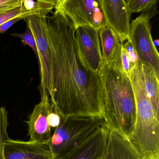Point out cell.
Masks as SVG:
<instances>
[{"mask_svg": "<svg viewBox=\"0 0 159 159\" xmlns=\"http://www.w3.org/2000/svg\"><path fill=\"white\" fill-rule=\"evenodd\" d=\"M49 45L46 92L60 117H102V83L98 72L87 70L78 56L75 30L70 19L55 11L45 17Z\"/></svg>", "mask_w": 159, "mask_h": 159, "instance_id": "obj_1", "label": "cell"}, {"mask_svg": "<svg viewBox=\"0 0 159 159\" xmlns=\"http://www.w3.org/2000/svg\"><path fill=\"white\" fill-rule=\"evenodd\" d=\"M102 83V118L109 131L128 139L135 123L134 95L129 78L117 62H103L98 71Z\"/></svg>", "mask_w": 159, "mask_h": 159, "instance_id": "obj_2", "label": "cell"}, {"mask_svg": "<svg viewBox=\"0 0 159 159\" xmlns=\"http://www.w3.org/2000/svg\"><path fill=\"white\" fill-rule=\"evenodd\" d=\"M141 66L139 60L129 77L134 95L136 116L134 131L128 139L142 159H159V119L146 94Z\"/></svg>", "mask_w": 159, "mask_h": 159, "instance_id": "obj_3", "label": "cell"}, {"mask_svg": "<svg viewBox=\"0 0 159 159\" xmlns=\"http://www.w3.org/2000/svg\"><path fill=\"white\" fill-rule=\"evenodd\" d=\"M105 125L101 116L60 117V124L54 129L48 142L54 158L62 157L77 148Z\"/></svg>", "mask_w": 159, "mask_h": 159, "instance_id": "obj_4", "label": "cell"}, {"mask_svg": "<svg viewBox=\"0 0 159 159\" xmlns=\"http://www.w3.org/2000/svg\"><path fill=\"white\" fill-rule=\"evenodd\" d=\"M8 111L0 107V159H54L48 143L13 140L9 137Z\"/></svg>", "mask_w": 159, "mask_h": 159, "instance_id": "obj_5", "label": "cell"}, {"mask_svg": "<svg viewBox=\"0 0 159 159\" xmlns=\"http://www.w3.org/2000/svg\"><path fill=\"white\" fill-rule=\"evenodd\" d=\"M54 9L70 19L75 30L88 26L99 30L107 25L99 0H56Z\"/></svg>", "mask_w": 159, "mask_h": 159, "instance_id": "obj_6", "label": "cell"}, {"mask_svg": "<svg viewBox=\"0 0 159 159\" xmlns=\"http://www.w3.org/2000/svg\"><path fill=\"white\" fill-rule=\"evenodd\" d=\"M130 41L142 65L150 68L159 78V55L151 33L149 19L141 14L130 24Z\"/></svg>", "mask_w": 159, "mask_h": 159, "instance_id": "obj_7", "label": "cell"}, {"mask_svg": "<svg viewBox=\"0 0 159 159\" xmlns=\"http://www.w3.org/2000/svg\"><path fill=\"white\" fill-rule=\"evenodd\" d=\"M78 56L87 70L98 72L103 62L99 42V30L88 26L75 30Z\"/></svg>", "mask_w": 159, "mask_h": 159, "instance_id": "obj_8", "label": "cell"}, {"mask_svg": "<svg viewBox=\"0 0 159 159\" xmlns=\"http://www.w3.org/2000/svg\"><path fill=\"white\" fill-rule=\"evenodd\" d=\"M41 101L34 107L27 121L30 141L48 143L52 134V128L48 124V116L53 110L48 93L40 90Z\"/></svg>", "mask_w": 159, "mask_h": 159, "instance_id": "obj_9", "label": "cell"}, {"mask_svg": "<svg viewBox=\"0 0 159 159\" xmlns=\"http://www.w3.org/2000/svg\"><path fill=\"white\" fill-rule=\"evenodd\" d=\"M107 25L116 33L121 43L128 39L131 14L124 0H99Z\"/></svg>", "mask_w": 159, "mask_h": 159, "instance_id": "obj_10", "label": "cell"}, {"mask_svg": "<svg viewBox=\"0 0 159 159\" xmlns=\"http://www.w3.org/2000/svg\"><path fill=\"white\" fill-rule=\"evenodd\" d=\"M45 17L31 16L24 20L36 41L41 80L40 90L46 91L49 80V45L45 31Z\"/></svg>", "mask_w": 159, "mask_h": 159, "instance_id": "obj_11", "label": "cell"}, {"mask_svg": "<svg viewBox=\"0 0 159 159\" xmlns=\"http://www.w3.org/2000/svg\"><path fill=\"white\" fill-rule=\"evenodd\" d=\"M109 132L108 128L104 125L80 147L55 159H102L106 151Z\"/></svg>", "mask_w": 159, "mask_h": 159, "instance_id": "obj_12", "label": "cell"}, {"mask_svg": "<svg viewBox=\"0 0 159 159\" xmlns=\"http://www.w3.org/2000/svg\"><path fill=\"white\" fill-rule=\"evenodd\" d=\"M103 159H143L133 148L128 139L109 131Z\"/></svg>", "mask_w": 159, "mask_h": 159, "instance_id": "obj_13", "label": "cell"}, {"mask_svg": "<svg viewBox=\"0 0 159 159\" xmlns=\"http://www.w3.org/2000/svg\"><path fill=\"white\" fill-rule=\"evenodd\" d=\"M99 37L103 62L111 63L120 61L122 43L113 30L108 25L103 27L99 30Z\"/></svg>", "mask_w": 159, "mask_h": 159, "instance_id": "obj_14", "label": "cell"}, {"mask_svg": "<svg viewBox=\"0 0 159 159\" xmlns=\"http://www.w3.org/2000/svg\"><path fill=\"white\" fill-rule=\"evenodd\" d=\"M141 68L146 94L159 119V78L150 68L142 64Z\"/></svg>", "mask_w": 159, "mask_h": 159, "instance_id": "obj_15", "label": "cell"}, {"mask_svg": "<svg viewBox=\"0 0 159 159\" xmlns=\"http://www.w3.org/2000/svg\"><path fill=\"white\" fill-rule=\"evenodd\" d=\"M55 2L54 0H22L20 8L23 19L31 16L40 18L46 17L54 9Z\"/></svg>", "mask_w": 159, "mask_h": 159, "instance_id": "obj_16", "label": "cell"}, {"mask_svg": "<svg viewBox=\"0 0 159 159\" xmlns=\"http://www.w3.org/2000/svg\"><path fill=\"white\" fill-rule=\"evenodd\" d=\"M130 14L139 13L149 19L156 14L158 0H127L126 1Z\"/></svg>", "mask_w": 159, "mask_h": 159, "instance_id": "obj_17", "label": "cell"}, {"mask_svg": "<svg viewBox=\"0 0 159 159\" xmlns=\"http://www.w3.org/2000/svg\"><path fill=\"white\" fill-rule=\"evenodd\" d=\"M12 36L16 38H19L22 40V43L24 45H27L30 47L36 54L37 57L38 56V50H37V45L36 41L34 39V36L32 31L28 26L27 25L26 30L23 34L18 33H13Z\"/></svg>", "mask_w": 159, "mask_h": 159, "instance_id": "obj_18", "label": "cell"}, {"mask_svg": "<svg viewBox=\"0 0 159 159\" xmlns=\"http://www.w3.org/2000/svg\"><path fill=\"white\" fill-rule=\"evenodd\" d=\"M22 0H0V15L20 7Z\"/></svg>", "mask_w": 159, "mask_h": 159, "instance_id": "obj_19", "label": "cell"}, {"mask_svg": "<svg viewBox=\"0 0 159 159\" xmlns=\"http://www.w3.org/2000/svg\"><path fill=\"white\" fill-rule=\"evenodd\" d=\"M123 47L126 51L127 56L129 58L131 69L133 68L139 60L138 57L136 53L135 52L132 44L129 40H127V41L124 44L123 43Z\"/></svg>", "mask_w": 159, "mask_h": 159, "instance_id": "obj_20", "label": "cell"}, {"mask_svg": "<svg viewBox=\"0 0 159 159\" xmlns=\"http://www.w3.org/2000/svg\"><path fill=\"white\" fill-rule=\"evenodd\" d=\"M16 17L23 19V14L20 7L16 8L10 11L0 15V25L6 21Z\"/></svg>", "mask_w": 159, "mask_h": 159, "instance_id": "obj_21", "label": "cell"}, {"mask_svg": "<svg viewBox=\"0 0 159 159\" xmlns=\"http://www.w3.org/2000/svg\"><path fill=\"white\" fill-rule=\"evenodd\" d=\"M120 62L124 72H125V75L129 78L132 69H131L130 61H129V58L127 56L126 51L123 47V43L120 56Z\"/></svg>", "mask_w": 159, "mask_h": 159, "instance_id": "obj_22", "label": "cell"}, {"mask_svg": "<svg viewBox=\"0 0 159 159\" xmlns=\"http://www.w3.org/2000/svg\"><path fill=\"white\" fill-rule=\"evenodd\" d=\"M48 122L52 129H55L60 122V116L53 109L49 113L48 116Z\"/></svg>", "mask_w": 159, "mask_h": 159, "instance_id": "obj_23", "label": "cell"}, {"mask_svg": "<svg viewBox=\"0 0 159 159\" xmlns=\"http://www.w3.org/2000/svg\"><path fill=\"white\" fill-rule=\"evenodd\" d=\"M20 17H16L6 21L0 25V34H3L5 31H7L11 26L16 22L21 20Z\"/></svg>", "mask_w": 159, "mask_h": 159, "instance_id": "obj_24", "label": "cell"}, {"mask_svg": "<svg viewBox=\"0 0 159 159\" xmlns=\"http://www.w3.org/2000/svg\"><path fill=\"white\" fill-rule=\"evenodd\" d=\"M153 43L154 45H155V47L156 46H158L159 45V40L158 39L155 40L153 41Z\"/></svg>", "mask_w": 159, "mask_h": 159, "instance_id": "obj_25", "label": "cell"}, {"mask_svg": "<svg viewBox=\"0 0 159 159\" xmlns=\"http://www.w3.org/2000/svg\"><path fill=\"white\" fill-rule=\"evenodd\" d=\"M102 159H103V158H102Z\"/></svg>", "mask_w": 159, "mask_h": 159, "instance_id": "obj_26", "label": "cell"}, {"mask_svg": "<svg viewBox=\"0 0 159 159\" xmlns=\"http://www.w3.org/2000/svg\"></svg>", "mask_w": 159, "mask_h": 159, "instance_id": "obj_27", "label": "cell"}]
</instances>
